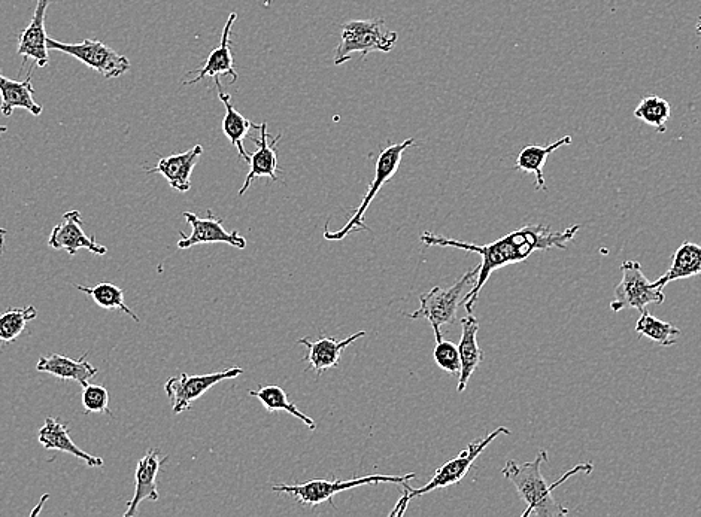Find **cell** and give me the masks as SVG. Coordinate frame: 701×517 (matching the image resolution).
Listing matches in <instances>:
<instances>
[{
  "mask_svg": "<svg viewBox=\"0 0 701 517\" xmlns=\"http://www.w3.org/2000/svg\"><path fill=\"white\" fill-rule=\"evenodd\" d=\"M364 336H366V331H358V333L352 334V336L344 340L320 337L315 342H311L308 337H305V339L297 340V343L308 348V355L303 358V361L309 364V370H314L317 374H323L324 371L338 366L345 349Z\"/></svg>",
  "mask_w": 701,
  "mask_h": 517,
  "instance_id": "obj_16",
  "label": "cell"
},
{
  "mask_svg": "<svg viewBox=\"0 0 701 517\" xmlns=\"http://www.w3.org/2000/svg\"><path fill=\"white\" fill-rule=\"evenodd\" d=\"M511 430L506 427H499L494 430L493 433L488 434L484 439L476 440V442L470 443L460 455L452 458L451 461L443 464L436 470L435 476L423 486V488L414 489L408 485V482L403 483V488H405V494L402 495L399 501H397L396 509L390 513V516H402L403 513L408 509L409 501L414 500L417 497H423V495L429 494V492L436 491V489L449 488L452 485H458L461 480L466 477L469 473L470 468L475 464L476 458L490 446L494 440L499 436H509Z\"/></svg>",
  "mask_w": 701,
  "mask_h": 517,
  "instance_id": "obj_3",
  "label": "cell"
},
{
  "mask_svg": "<svg viewBox=\"0 0 701 517\" xmlns=\"http://www.w3.org/2000/svg\"><path fill=\"white\" fill-rule=\"evenodd\" d=\"M415 144V139H406L402 144L390 145V147L384 148L379 154L378 160H376L375 166V178L367 188L366 196L361 200L360 206H358L357 211L351 215L350 220L347 224L338 231L329 230V222L326 225V233L324 237L327 240H342L355 230H366L369 231V227L364 225V215H366L367 209H369L372 200L378 196L381 188L384 187L387 182L393 179L396 175L397 170H399L400 163H402L403 154H405L406 149L411 148Z\"/></svg>",
  "mask_w": 701,
  "mask_h": 517,
  "instance_id": "obj_7",
  "label": "cell"
},
{
  "mask_svg": "<svg viewBox=\"0 0 701 517\" xmlns=\"http://www.w3.org/2000/svg\"><path fill=\"white\" fill-rule=\"evenodd\" d=\"M699 275H701V246L693 242H684L676 249L670 269L652 284L664 290L670 282Z\"/></svg>",
  "mask_w": 701,
  "mask_h": 517,
  "instance_id": "obj_24",
  "label": "cell"
},
{
  "mask_svg": "<svg viewBox=\"0 0 701 517\" xmlns=\"http://www.w3.org/2000/svg\"><path fill=\"white\" fill-rule=\"evenodd\" d=\"M479 275V266L469 270L463 278L458 279L452 287L433 288L430 293L420 296V309L414 313H409L411 319H427L435 331V339H443L440 327L446 324H454L457 319L458 306L463 301L464 294H467V288L472 290L475 285L476 278Z\"/></svg>",
  "mask_w": 701,
  "mask_h": 517,
  "instance_id": "obj_6",
  "label": "cell"
},
{
  "mask_svg": "<svg viewBox=\"0 0 701 517\" xmlns=\"http://www.w3.org/2000/svg\"><path fill=\"white\" fill-rule=\"evenodd\" d=\"M53 0H36L35 14L29 26L18 36V56L23 57V65L33 60L36 68H45L50 62L48 56V35L45 32V18H47L48 6Z\"/></svg>",
  "mask_w": 701,
  "mask_h": 517,
  "instance_id": "obj_13",
  "label": "cell"
},
{
  "mask_svg": "<svg viewBox=\"0 0 701 517\" xmlns=\"http://www.w3.org/2000/svg\"><path fill=\"white\" fill-rule=\"evenodd\" d=\"M260 139L251 138V141L257 145V151L253 155H250V172H248L247 179H245V184L242 185L241 190H239V196H244L247 193L248 188L253 184L254 179L257 178H269L273 182L278 181V154H276V145L281 141V135L275 136L272 141L269 142V135H267V124L262 123L259 127Z\"/></svg>",
  "mask_w": 701,
  "mask_h": 517,
  "instance_id": "obj_18",
  "label": "cell"
},
{
  "mask_svg": "<svg viewBox=\"0 0 701 517\" xmlns=\"http://www.w3.org/2000/svg\"><path fill=\"white\" fill-rule=\"evenodd\" d=\"M185 221L191 225L190 236H185L181 233V240H178L179 249L193 248L197 245H206V243H227V245L235 246L238 249L247 248V240L242 237L238 231H227L223 227V220L215 217L211 211H208V218H199L191 212H184Z\"/></svg>",
  "mask_w": 701,
  "mask_h": 517,
  "instance_id": "obj_11",
  "label": "cell"
},
{
  "mask_svg": "<svg viewBox=\"0 0 701 517\" xmlns=\"http://www.w3.org/2000/svg\"><path fill=\"white\" fill-rule=\"evenodd\" d=\"M33 66L24 81H12L0 72V111L5 117H11L15 109H26L30 114L39 117L42 114V106L35 100V88L32 84Z\"/></svg>",
  "mask_w": 701,
  "mask_h": 517,
  "instance_id": "obj_19",
  "label": "cell"
},
{
  "mask_svg": "<svg viewBox=\"0 0 701 517\" xmlns=\"http://www.w3.org/2000/svg\"><path fill=\"white\" fill-rule=\"evenodd\" d=\"M236 20H238V14L232 12L229 18H227L226 26H224L220 45L211 51L208 59L203 63L202 68L188 72L187 76H196L190 79V81H184V85H194L197 84V82L203 81L205 78L215 79L223 75L232 76V82L238 81V72L235 71V62H233V54L232 50H230V44H232V29Z\"/></svg>",
  "mask_w": 701,
  "mask_h": 517,
  "instance_id": "obj_15",
  "label": "cell"
},
{
  "mask_svg": "<svg viewBox=\"0 0 701 517\" xmlns=\"http://www.w3.org/2000/svg\"><path fill=\"white\" fill-rule=\"evenodd\" d=\"M214 82L215 85H217L218 97H220L224 108H226V115H224L221 129H223V133L226 135V138L229 139L232 147L238 149L239 157H241L245 163H248V161H250V154L245 151L244 139L250 136V130H259L260 126L251 123L241 112H238V109L233 106L230 94L224 93L220 78H215Z\"/></svg>",
  "mask_w": 701,
  "mask_h": 517,
  "instance_id": "obj_22",
  "label": "cell"
},
{
  "mask_svg": "<svg viewBox=\"0 0 701 517\" xmlns=\"http://www.w3.org/2000/svg\"><path fill=\"white\" fill-rule=\"evenodd\" d=\"M168 461V456L162 455L159 447L150 449L147 455L139 459L135 473V494L127 503V512L124 517H133L138 513L139 504L142 501H159V489H157V476L160 468Z\"/></svg>",
  "mask_w": 701,
  "mask_h": 517,
  "instance_id": "obj_14",
  "label": "cell"
},
{
  "mask_svg": "<svg viewBox=\"0 0 701 517\" xmlns=\"http://www.w3.org/2000/svg\"><path fill=\"white\" fill-rule=\"evenodd\" d=\"M634 117L654 127L658 133H666L667 121L672 117V106L663 97L646 96L634 109Z\"/></svg>",
  "mask_w": 701,
  "mask_h": 517,
  "instance_id": "obj_28",
  "label": "cell"
},
{
  "mask_svg": "<svg viewBox=\"0 0 701 517\" xmlns=\"http://www.w3.org/2000/svg\"><path fill=\"white\" fill-rule=\"evenodd\" d=\"M622 279L615 287V300L611 303L614 312L636 309L643 312L649 304H661L666 300L663 288L654 287L646 278L642 266L637 261H624L621 264Z\"/></svg>",
  "mask_w": 701,
  "mask_h": 517,
  "instance_id": "obj_9",
  "label": "cell"
},
{
  "mask_svg": "<svg viewBox=\"0 0 701 517\" xmlns=\"http://www.w3.org/2000/svg\"><path fill=\"white\" fill-rule=\"evenodd\" d=\"M38 442L47 450H59V452L69 453L75 458L86 462L90 468H100L105 465L99 456L90 455L86 450L78 447L71 439L69 428L59 421V419H45L44 427L39 430Z\"/></svg>",
  "mask_w": 701,
  "mask_h": 517,
  "instance_id": "obj_21",
  "label": "cell"
},
{
  "mask_svg": "<svg viewBox=\"0 0 701 517\" xmlns=\"http://www.w3.org/2000/svg\"><path fill=\"white\" fill-rule=\"evenodd\" d=\"M203 155L202 145H196L181 154L162 157L154 167L147 169L148 173H160L174 190L187 193L191 188V175L194 167Z\"/></svg>",
  "mask_w": 701,
  "mask_h": 517,
  "instance_id": "obj_17",
  "label": "cell"
},
{
  "mask_svg": "<svg viewBox=\"0 0 701 517\" xmlns=\"http://www.w3.org/2000/svg\"><path fill=\"white\" fill-rule=\"evenodd\" d=\"M396 44L397 33L385 29L382 18L348 21L342 27L341 42L336 48L333 62L336 66L344 65L354 53H360L361 57L375 51L390 53Z\"/></svg>",
  "mask_w": 701,
  "mask_h": 517,
  "instance_id": "obj_4",
  "label": "cell"
},
{
  "mask_svg": "<svg viewBox=\"0 0 701 517\" xmlns=\"http://www.w3.org/2000/svg\"><path fill=\"white\" fill-rule=\"evenodd\" d=\"M241 374H244V370L238 369V367L217 371V373L197 374V376L181 373L179 376L171 377L165 383V392L171 400L175 415H179L185 410H190L191 404L199 400L209 389L214 388L217 383L236 379Z\"/></svg>",
  "mask_w": 701,
  "mask_h": 517,
  "instance_id": "obj_10",
  "label": "cell"
},
{
  "mask_svg": "<svg viewBox=\"0 0 701 517\" xmlns=\"http://www.w3.org/2000/svg\"><path fill=\"white\" fill-rule=\"evenodd\" d=\"M548 462V452L539 450L536 458L526 464H518L515 461L506 462L503 467L502 474L517 488L521 500L527 504V510L523 513V517L531 515L539 517H561L569 515V510L561 506L557 500L552 497V492L558 486L563 485L567 479L576 476L579 473L591 474L594 470V465L591 462L578 464L572 470L567 471L560 480L549 486L542 476V464Z\"/></svg>",
  "mask_w": 701,
  "mask_h": 517,
  "instance_id": "obj_2",
  "label": "cell"
},
{
  "mask_svg": "<svg viewBox=\"0 0 701 517\" xmlns=\"http://www.w3.org/2000/svg\"><path fill=\"white\" fill-rule=\"evenodd\" d=\"M636 324V333L648 337L652 342L661 346L676 345V337L681 336V330L670 322L655 318L648 310H643Z\"/></svg>",
  "mask_w": 701,
  "mask_h": 517,
  "instance_id": "obj_27",
  "label": "cell"
},
{
  "mask_svg": "<svg viewBox=\"0 0 701 517\" xmlns=\"http://www.w3.org/2000/svg\"><path fill=\"white\" fill-rule=\"evenodd\" d=\"M251 397L257 398L260 403L263 404L264 409L267 412H279V410H284V412L290 413L294 418L302 421L309 430H317V424H315L314 419L306 416L305 413L300 412L297 409L296 404L290 403L288 400L287 392L278 385H267L262 386V388L257 389V391H250Z\"/></svg>",
  "mask_w": 701,
  "mask_h": 517,
  "instance_id": "obj_26",
  "label": "cell"
},
{
  "mask_svg": "<svg viewBox=\"0 0 701 517\" xmlns=\"http://www.w3.org/2000/svg\"><path fill=\"white\" fill-rule=\"evenodd\" d=\"M81 401L86 409V415L90 413H108L109 415V392L105 386L87 382L83 385Z\"/></svg>",
  "mask_w": 701,
  "mask_h": 517,
  "instance_id": "obj_32",
  "label": "cell"
},
{
  "mask_svg": "<svg viewBox=\"0 0 701 517\" xmlns=\"http://www.w3.org/2000/svg\"><path fill=\"white\" fill-rule=\"evenodd\" d=\"M581 225H573L564 231H552L545 225H527L520 230L506 234L502 239L488 245H475V243L460 242V240L448 239V237L436 236L426 231L421 236L424 246H443V248L463 249L467 252H475L481 255L482 263L479 264V275L476 278L472 290L467 291L461 303L466 307L467 313H473L476 301L482 288L487 284L490 276L496 270L509 264H518L526 261L534 251H548L551 248L567 249V243L575 239Z\"/></svg>",
  "mask_w": 701,
  "mask_h": 517,
  "instance_id": "obj_1",
  "label": "cell"
},
{
  "mask_svg": "<svg viewBox=\"0 0 701 517\" xmlns=\"http://www.w3.org/2000/svg\"><path fill=\"white\" fill-rule=\"evenodd\" d=\"M47 48L48 51H60V53L75 57L88 68L108 79L120 78L132 68L130 60L126 56L117 53L97 39H84L78 44H66V42L48 38Z\"/></svg>",
  "mask_w": 701,
  "mask_h": 517,
  "instance_id": "obj_8",
  "label": "cell"
},
{
  "mask_svg": "<svg viewBox=\"0 0 701 517\" xmlns=\"http://www.w3.org/2000/svg\"><path fill=\"white\" fill-rule=\"evenodd\" d=\"M479 321L473 313H467L466 318L461 319V339L458 343L460 352L461 370L458 376V392H463L469 383L470 377L478 369L484 360V352L478 345Z\"/></svg>",
  "mask_w": 701,
  "mask_h": 517,
  "instance_id": "obj_20",
  "label": "cell"
},
{
  "mask_svg": "<svg viewBox=\"0 0 701 517\" xmlns=\"http://www.w3.org/2000/svg\"><path fill=\"white\" fill-rule=\"evenodd\" d=\"M572 144V138L570 136H564L560 141L554 142V144L546 145H527L521 149L520 154L517 157V164H515V170H520L524 173H533L536 176V190L546 191L548 187L545 184V175H543V167H545L546 161H548L549 155L552 152L557 151L558 148H563L564 145Z\"/></svg>",
  "mask_w": 701,
  "mask_h": 517,
  "instance_id": "obj_25",
  "label": "cell"
},
{
  "mask_svg": "<svg viewBox=\"0 0 701 517\" xmlns=\"http://www.w3.org/2000/svg\"><path fill=\"white\" fill-rule=\"evenodd\" d=\"M48 246L54 249H65L71 257L77 255L80 249H87L91 254L105 255L106 246L99 245L93 236H87L83 230V217L80 212L71 211L63 215V221L57 224L48 237Z\"/></svg>",
  "mask_w": 701,
  "mask_h": 517,
  "instance_id": "obj_12",
  "label": "cell"
},
{
  "mask_svg": "<svg viewBox=\"0 0 701 517\" xmlns=\"http://www.w3.org/2000/svg\"><path fill=\"white\" fill-rule=\"evenodd\" d=\"M77 288L81 293L87 294V296L93 298L97 306L103 307V309L106 310H121V312L129 315L133 321H141V319L133 313V310L129 309V306H127L126 298H124V291L121 290V288L115 287V285L109 284V282H102V284L96 285V287L77 285Z\"/></svg>",
  "mask_w": 701,
  "mask_h": 517,
  "instance_id": "obj_29",
  "label": "cell"
},
{
  "mask_svg": "<svg viewBox=\"0 0 701 517\" xmlns=\"http://www.w3.org/2000/svg\"><path fill=\"white\" fill-rule=\"evenodd\" d=\"M696 30L697 33H699V35L701 36V17L699 18V21H697Z\"/></svg>",
  "mask_w": 701,
  "mask_h": 517,
  "instance_id": "obj_34",
  "label": "cell"
},
{
  "mask_svg": "<svg viewBox=\"0 0 701 517\" xmlns=\"http://www.w3.org/2000/svg\"><path fill=\"white\" fill-rule=\"evenodd\" d=\"M36 370L59 377L62 380H75L81 386L86 385L88 380L93 379L97 371H99L88 363L87 354L81 357L80 360H72V358L63 357V355L59 354H53L51 357H41L38 364H36Z\"/></svg>",
  "mask_w": 701,
  "mask_h": 517,
  "instance_id": "obj_23",
  "label": "cell"
},
{
  "mask_svg": "<svg viewBox=\"0 0 701 517\" xmlns=\"http://www.w3.org/2000/svg\"><path fill=\"white\" fill-rule=\"evenodd\" d=\"M5 234H6V230H3V228H0V254H2L3 243H5Z\"/></svg>",
  "mask_w": 701,
  "mask_h": 517,
  "instance_id": "obj_33",
  "label": "cell"
},
{
  "mask_svg": "<svg viewBox=\"0 0 701 517\" xmlns=\"http://www.w3.org/2000/svg\"><path fill=\"white\" fill-rule=\"evenodd\" d=\"M417 474L411 473L406 476H382V474H373V476L355 477L350 480H309V482L299 483V485H275L272 486L273 492L278 494L290 495L297 503L303 506L317 507L320 504L329 501L333 506V497L348 491V489L358 488V486L379 485V483H394V485H403L409 480L415 479Z\"/></svg>",
  "mask_w": 701,
  "mask_h": 517,
  "instance_id": "obj_5",
  "label": "cell"
},
{
  "mask_svg": "<svg viewBox=\"0 0 701 517\" xmlns=\"http://www.w3.org/2000/svg\"><path fill=\"white\" fill-rule=\"evenodd\" d=\"M38 316L35 306L11 307L0 313V342L12 343L24 333L27 322Z\"/></svg>",
  "mask_w": 701,
  "mask_h": 517,
  "instance_id": "obj_30",
  "label": "cell"
},
{
  "mask_svg": "<svg viewBox=\"0 0 701 517\" xmlns=\"http://www.w3.org/2000/svg\"><path fill=\"white\" fill-rule=\"evenodd\" d=\"M433 358L440 369L448 371L452 376H460L461 361L458 346L449 340H436L435 349H433Z\"/></svg>",
  "mask_w": 701,
  "mask_h": 517,
  "instance_id": "obj_31",
  "label": "cell"
},
{
  "mask_svg": "<svg viewBox=\"0 0 701 517\" xmlns=\"http://www.w3.org/2000/svg\"><path fill=\"white\" fill-rule=\"evenodd\" d=\"M6 132H8V127L0 126V133H6Z\"/></svg>",
  "mask_w": 701,
  "mask_h": 517,
  "instance_id": "obj_35",
  "label": "cell"
}]
</instances>
